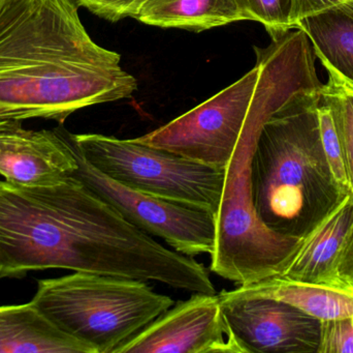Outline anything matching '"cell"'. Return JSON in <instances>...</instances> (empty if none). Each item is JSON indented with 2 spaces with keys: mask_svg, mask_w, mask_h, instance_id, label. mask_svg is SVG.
Listing matches in <instances>:
<instances>
[{
  "mask_svg": "<svg viewBox=\"0 0 353 353\" xmlns=\"http://www.w3.org/2000/svg\"><path fill=\"white\" fill-rule=\"evenodd\" d=\"M50 269L216 292L201 263L134 227L77 178L47 187L0 180V279Z\"/></svg>",
  "mask_w": 353,
  "mask_h": 353,
  "instance_id": "cell-1",
  "label": "cell"
},
{
  "mask_svg": "<svg viewBox=\"0 0 353 353\" xmlns=\"http://www.w3.org/2000/svg\"><path fill=\"white\" fill-rule=\"evenodd\" d=\"M76 0L0 4V122L60 124L89 106L128 99L136 78L121 56L92 41Z\"/></svg>",
  "mask_w": 353,
  "mask_h": 353,
  "instance_id": "cell-2",
  "label": "cell"
},
{
  "mask_svg": "<svg viewBox=\"0 0 353 353\" xmlns=\"http://www.w3.org/2000/svg\"><path fill=\"white\" fill-rule=\"evenodd\" d=\"M301 29L254 47L256 64L236 82L169 124L134 138L143 144L225 170L243 132L269 120L292 95L321 87L312 44Z\"/></svg>",
  "mask_w": 353,
  "mask_h": 353,
  "instance_id": "cell-3",
  "label": "cell"
},
{
  "mask_svg": "<svg viewBox=\"0 0 353 353\" xmlns=\"http://www.w3.org/2000/svg\"><path fill=\"white\" fill-rule=\"evenodd\" d=\"M323 86L292 95L261 128L251 186L259 219L274 231L300 238L341 197L325 161L317 105Z\"/></svg>",
  "mask_w": 353,
  "mask_h": 353,
  "instance_id": "cell-4",
  "label": "cell"
},
{
  "mask_svg": "<svg viewBox=\"0 0 353 353\" xmlns=\"http://www.w3.org/2000/svg\"><path fill=\"white\" fill-rule=\"evenodd\" d=\"M31 302L93 353H115L175 304L145 281L80 271L39 280Z\"/></svg>",
  "mask_w": 353,
  "mask_h": 353,
  "instance_id": "cell-5",
  "label": "cell"
},
{
  "mask_svg": "<svg viewBox=\"0 0 353 353\" xmlns=\"http://www.w3.org/2000/svg\"><path fill=\"white\" fill-rule=\"evenodd\" d=\"M81 155L115 182L157 198L216 216L224 170L139 142L101 134H72Z\"/></svg>",
  "mask_w": 353,
  "mask_h": 353,
  "instance_id": "cell-6",
  "label": "cell"
},
{
  "mask_svg": "<svg viewBox=\"0 0 353 353\" xmlns=\"http://www.w3.org/2000/svg\"><path fill=\"white\" fill-rule=\"evenodd\" d=\"M63 133L78 165L72 178L83 182L134 227L161 238L176 252L190 257L213 254L216 236L213 213L144 194L115 182L84 159L72 133L64 128Z\"/></svg>",
  "mask_w": 353,
  "mask_h": 353,
  "instance_id": "cell-7",
  "label": "cell"
},
{
  "mask_svg": "<svg viewBox=\"0 0 353 353\" xmlns=\"http://www.w3.org/2000/svg\"><path fill=\"white\" fill-rule=\"evenodd\" d=\"M228 333L241 353H312L319 350L321 321L296 307L240 287L220 292Z\"/></svg>",
  "mask_w": 353,
  "mask_h": 353,
  "instance_id": "cell-8",
  "label": "cell"
},
{
  "mask_svg": "<svg viewBox=\"0 0 353 353\" xmlns=\"http://www.w3.org/2000/svg\"><path fill=\"white\" fill-rule=\"evenodd\" d=\"M115 353H241L222 314L219 294H193L174 304Z\"/></svg>",
  "mask_w": 353,
  "mask_h": 353,
  "instance_id": "cell-9",
  "label": "cell"
},
{
  "mask_svg": "<svg viewBox=\"0 0 353 353\" xmlns=\"http://www.w3.org/2000/svg\"><path fill=\"white\" fill-rule=\"evenodd\" d=\"M77 160L60 124L33 131L21 122H0V175L23 187H47L72 176Z\"/></svg>",
  "mask_w": 353,
  "mask_h": 353,
  "instance_id": "cell-10",
  "label": "cell"
},
{
  "mask_svg": "<svg viewBox=\"0 0 353 353\" xmlns=\"http://www.w3.org/2000/svg\"><path fill=\"white\" fill-rule=\"evenodd\" d=\"M352 220L353 194H346L300 236L281 275L276 278L310 283H343L338 279L336 269Z\"/></svg>",
  "mask_w": 353,
  "mask_h": 353,
  "instance_id": "cell-11",
  "label": "cell"
},
{
  "mask_svg": "<svg viewBox=\"0 0 353 353\" xmlns=\"http://www.w3.org/2000/svg\"><path fill=\"white\" fill-rule=\"evenodd\" d=\"M93 353L56 327L32 302L0 307V353Z\"/></svg>",
  "mask_w": 353,
  "mask_h": 353,
  "instance_id": "cell-12",
  "label": "cell"
},
{
  "mask_svg": "<svg viewBox=\"0 0 353 353\" xmlns=\"http://www.w3.org/2000/svg\"><path fill=\"white\" fill-rule=\"evenodd\" d=\"M247 294L282 300L321 321L353 317V286L272 278L239 286Z\"/></svg>",
  "mask_w": 353,
  "mask_h": 353,
  "instance_id": "cell-13",
  "label": "cell"
},
{
  "mask_svg": "<svg viewBox=\"0 0 353 353\" xmlns=\"http://www.w3.org/2000/svg\"><path fill=\"white\" fill-rule=\"evenodd\" d=\"M134 19L161 28L201 32L246 17L234 0H149Z\"/></svg>",
  "mask_w": 353,
  "mask_h": 353,
  "instance_id": "cell-14",
  "label": "cell"
},
{
  "mask_svg": "<svg viewBox=\"0 0 353 353\" xmlns=\"http://www.w3.org/2000/svg\"><path fill=\"white\" fill-rule=\"evenodd\" d=\"M296 29L306 33L325 68L353 87V12L329 10L304 19Z\"/></svg>",
  "mask_w": 353,
  "mask_h": 353,
  "instance_id": "cell-15",
  "label": "cell"
},
{
  "mask_svg": "<svg viewBox=\"0 0 353 353\" xmlns=\"http://www.w3.org/2000/svg\"><path fill=\"white\" fill-rule=\"evenodd\" d=\"M327 72L329 81L321 95L333 111L353 193V87L333 70Z\"/></svg>",
  "mask_w": 353,
  "mask_h": 353,
  "instance_id": "cell-16",
  "label": "cell"
},
{
  "mask_svg": "<svg viewBox=\"0 0 353 353\" xmlns=\"http://www.w3.org/2000/svg\"><path fill=\"white\" fill-rule=\"evenodd\" d=\"M317 120H319L321 146H323L325 161L329 166L334 184L341 196L353 194L347 169H346L343 149H342L333 111L323 95H321V99L317 105Z\"/></svg>",
  "mask_w": 353,
  "mask_h": 353,
  "instance_id": "cell-17",
  "label": "cell"
},
{
  "mask_svg": "<svg viewBox=\"0 0 353 353\" xmlns=\"http://www.w3.org/2000/svg\"><path fill=\"white\" fill-rule=\"evenodd\" d=\"M246 20L261 23L272 39L292 30V0H234Z\"/></svg>",
  "mask_w": 353,
  "mask_h": 353,
  "instance_id": "cell-18",
  "label": "cell"
},
{
  "mask_svg": "<svg viewBox=\"0 0 353 353\" xmlns=\"http://www.w3.org/2000/svg\"><path fill=\"white\" fill-rule=\"evenodd\" d=\"M319 353H353V317L321 321Z\"/></svg>",
  "mask_w": 353,
  "mask_h": 353,
  "instance_id": "cell-19",
  "label": "cell"
},
{
  "mask_svg": "<svg viewBox=\"0 0 353 353\" xmlns=\"http://www.w3.org/2000/svg\"><path fill=\"white\" fill-rule=\"evenodd\" d=\"M149 0H76L99 18L118 22L124 18H134Z\"/></svg>",
  "mask_w": 353,
  "mask_h": 353,
  "instance_id": "cell-20",
  "label": "cell"
},
{
  "mask_svg": "<svg viewBox=\"0 0 353 353\" xmlns=\"http://www.w3.org/2000/svg\"><path fill=\"white\" fill-rule=\"evenodd\" d=\"M335 10L353 12V0H292V27L296 29L301 21L309 17Z\"/></svg>",
  "mask_w": 353,
  "mask_h": 353,
  "instance_id": "cell-21",
  "label": "cell"
},
{
  "mask_svg": "<svg viewBox=\"0 0 353 353\" xmlns=\"http://www.w3.org/2000/svg\"><path fill=\"white\" fill-rule=\"evenodd\" d=\"M336 271L340 281L353 286V220L342 245Z\"/></svg>",
  "mask_w": 353,
  "mask_h": 353,
  "instance_id": "cell-22",
  "label": "cell"
},
{
  "mask_svg": "<svg viewBox=\"0 0 353 353\" xmlns=\"http://www.w3.org/2000/svg\"><path fill=\"white\" fill-rule=\"evenodd\" d=\"M2 2H3V0H0V4H1Z\"/></svg>",
  "mask_w": 353,
  "mask_h": 353,
  "instance_id": "cell-23",
  "label": "cell"
}]
</instances>
